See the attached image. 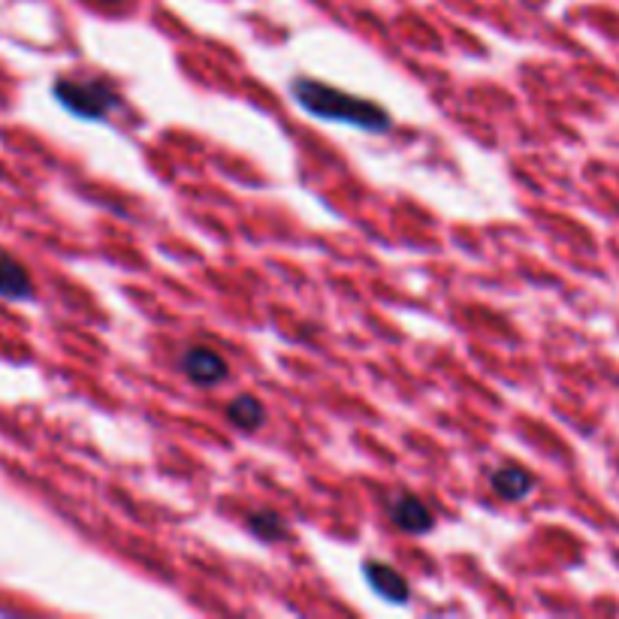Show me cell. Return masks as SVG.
Here are the masks:
<instances>
[{"label": "cell", "mask_w": 619, "mask_h": 619, "mask_svg": "<svg viewBox=\"0 0 619 619\" xmlns=\"http://www.w3.org/2000/svg\"><path fill=\"white\" fill-rule=\"evenodd\" d=\"M293 97L296 103L312 112L315 118L324 121H339L348 127H360L366 133H384L390 130V115L384 106L366 100V97H354L342 88H333L327 82L318 79H296L293 82Z\"/></svg>", "instance_id": "6da1fadb"}, {"label": "cell", "mask_w": 619, "mask_h": 619, "mask_svg": "<svg viewBox=\"0 0 619 619\" xmlns=\"http://www.w3.org/2000/svg\"><path fill=\"white\" fill-rule=\"evenodd\" d=\"M55 100L85 121H103L118 106V94L100 79H58Z\"/></svg>", "instance_id": "7a4b0ae2"}, {"label": "cell", "mask_w": 619, "mask_h": 619, "mask_svg": "<svg viewBox=\"0 0 619 619\" xmlns=\"http://www.w3.org/2000/svg\"><path fill=\"white\" fill-rule=\"evenodd\" d=\"M182 372L185 378H191V384L197 387H215L221 381H227L230 375V363L224 360L221 351H215L212 345H191L182 354Z\"/></svg>", "instance_id": "3957f363"}, {"label": "cell", "mask_w": 619, "mask_h": 619, "mask_svg": "<svg viewBox=\"0 0 619 619\" xmlns=\"http://www.w3.org/2000/svg\"><path fill=\"white\" fill-rule=\"evenodd\" d=\"M387 514H390L393 526L402 529V532H408V535H426V532H432V526H435L432 511H429L417 496H411V493L393 496V499L387 502Z\"/></svg>", "instance_id": "277c9868"}, {"label": "cell", "mask_w": 619, "mask_h": 619, "mask_svg": "<svg viewBox=\"0 0 619 619\" xmlns=\"http://www.w3.org/2000/svg\"><path fill=\"white\" fill-rule=\"evenodd\" d=\"M363 574H366V583H369L384 601H390V604H408V598H411V586H408V580H405L393 565H384V562H366Z\"/></svg>", "instance_id": "5b68a950"}, {"label": "cell", "mask_w": 619, "mask_h": 619, "mask_svg": "<svg viewBox=\"0 0 619 619\" xmlns=\"http://www.w3.org/2000/svg\"><path fill=\"white\" fill-rule=\"evenodd\" d=\"M490 487L496 490V496H502V499H508V502H520V499L535 487V478H532L529 469L517 466V462H505V466L493 469Z\"/></svg>", "instance_id": "8992f818"}, {"label": "cell", "mask_w": 619, "mask_h": 619, "mask_svg": "<svg viewBox=\"0 0 619 619\" xmlns=\"http://www.w3.org/2000/svg\"><path fill=\"white\" fill-rule=\"evenodd\" d=\"M0 296L13 299V302H22V299L34 296L31 272L13 257H0Z\"/></svg>", "instance_id": "52a82bcc"}, {"label": "cell", "mask_w": 619, "mask_h": 619, "mask_svg": "<svg viewBox=\"0 0 619 619\" xmlns=\"http://www.w3.org/2000/svg\"><path fill=\"white\" fill-rule=\"evenodd\" d=\"M227 417H230V423H233L236 429H242V432H257V429L266 423V408H263V402H260L257 396L242 393V396H236V399L227 405Z\"/></svg>", "instance_id": "ba28073f"}, {"label": "cell", "mask_w": 619, "mask_h": 619, "mask_svg": "<svg viewBox=\"0 0 619 619\" xmlns=\"http://www.w3.org/2000/svg\"><path fill=\"white\" fill-rule=\"evenodd\" d=\"M245 526H248L251 535H257L266 544H278V541L287 538V520L278 511H272V508H254L245 517Z\"/></svg>", "instance_id": "9c48e42d"}, {"label": "cell", "mask_w": 619, "mask_h": 619, "mask_svg": "<svg viewBox=\"0 0 619 619\" xmlns=\"http://www.w3.org/2000/svg\"><path fill=\"white\" fill-rule=\"evenodd\" d=\"M97 4H121V0H97Z\"/></svg>", "instance_id": "30bf717a"}]
</instances>
